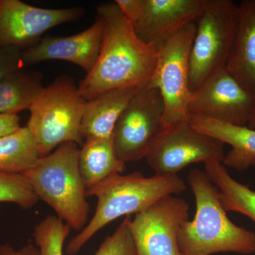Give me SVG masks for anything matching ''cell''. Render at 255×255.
I'll return each mask as SVG.
<instances>
[{
    "label": "cell",
    "instance_id": "obj_1",
    "mask_svg": "<svg viewBox=\"0 0 255 255\" xmlns=\"http://www.w3.org/2000/svg\"><path fill=\"white\" fill-rule=\"evenodd\" d=\"M97 16L103 23V38L95 66L79 85L82 97L90 101L116 89L147 86L157 63V48L137 36L115 1L100 4Z\"/></svg>",
    "mask_w": 255,
    "mask_h": 255
},
{
    "label": "cell",
    "instance_id": "obj_2",
    "mask_svg": "<svg viewBox=\"0 0 255 255\" xmlns=\"http://www.w3.org/2000/svg\"><path fill=\"white\" fill-rule=\"evenodd\" d=\"M188 182L195 198L196 212L179 233L180 255L255 254V233L230 220L220 200L219 189L205 171L191 169Z\"/></svg>",
    "mask_w": 255,
    "mask_h": 255
},
{
    "label": "cell",
    "instance_id": "obj_3",
    "mask_svg": "<svg viewBox=\"0 0 255 255\" xmlns=\"http://www.w3.org/2000/svg\"><path fill=\"white\" fill-rule=\"evenodd\" d=\"M186 190V184L177 175L155 174L146 177L138 172L116 174L87 189V196L97 198L91 221L69 241L66 253L75 255L101 229L122 216L137 214L157 201Z\"/></svg>",
    "mask_w": 255,
    "mask_h": 255
},
{
    "label": "cell",
    "instance_id": "obj_4",
    "mask_svg": "<svg viewBox=\"0 0 255 255\" xmlns=\"http://www.w3.org/2000/svg\"><path fill=\"white\" fill-rule=\"evenodd\" d=\"M78 144L65 142L22 174L39 200L75 231L86 226L90 205L79 168Z\"/></svg>",
    "mask_w": 255,
    "mask_h": 255
},
{
    "label": "cell",
    "instance_id": "obj_5",
    "mask_svg": "<svg viewBox=\"0 0 255 255\" xmlns=\"http://www.w3.org/2000/svg\"><path fill=\"white\" fill-rule=\"evenodd\" d=\"M86 102L69 76H60L42 89L30 107L26 126L40 157L65 142L83 145L81 126Z\"/></svg>",
    "mask_w": 255,
    "mask_h": 255
},
{
    "label": "cell",
    "instance_id": "obj_6",
    "mask_svg": "<svg viewBox=\"0 0 255 255\" xmlns=\"http://www.w3.org/2000/svg\"><path fill=\"white\" fill-rule=\"evenodd\" d=\"M196 23L187 25L161 43L153 75L148 85L158 89L164 105V127L188 121L190 87V54Z\"/></svg>",
    "mask_w": 255,
    "mask_h": 255
},
{
    "label": "cell",
    "instance_id": "obj_7",
    "mask_svg": "<svg viewBox=\"0 0 255 255\" xmlns=\"http://www.w3.org/2000/svg\"><path fill=\"white\" fill-rule=\"evenodd\" d=\"M238 6L231 0H208L196 21L190 54V87L194 92L226 67L232 46Z\"/></svg>",
    "mask_w": 255,
    "mask_h": 255
},
{
    "label": "cell",
    "instance_id": "obj_8",
    "mask_svg": "<svg viewBox=\"0 0 255 255\" xmlns=\"http://www.w3.org/2000/svg\"><path fill=\"white\" fill-rule=\"evenodd\" d=\"M225 144L194 128L189 121L164 127L145 158L155 174L177 175L191 164L223 162Z\"/></svg>",
    "mask_w": 255,
    "mask_h": 255
},
{
    "label": "cell",
    "instance_id": "obj_9",
    "mask_svg": "<svg viewBox=\"0 0 255 255\" xmlns=\"http://www.w3.org/2000/svg\"><path fill=\"white\" fill-rule=\"evenodd\" d=\"M164 105L157 87L137 90L119 117L113 133L114 146L123 162L145 158L152 140L163 128Z\"/></svg>",
    "mask_w": 255,
    "mask_h": 255
},
{
    "label": "cell",
    "instance_id": "obj_10",
    "mask_svg": "<svg viewBox=\"0 0 255 255\" xmlns=\"http://www.w3.org/2000/svg\"><path fill=\"white\" fill-rule=\"evenodd\" d=\"M189 205L176 196L164 197L129 221L137 255H181L179 236Z\"/></svg>",
    "mask_w": 255,
    "mask_h": 255
},
{
    "label": "cell",
    "instance_id": "obj_11",
    "mask_svg": "<svg viewBox=\"0 0 255 255\" xmlns=\"http://www.w3.org/2000/svg\"><path fill=\"white\" fill-rule=\"evenodd\" d=\"M85 14L82 7L47 9L19 0H0V48L27 49L48 30L77 21Z\"/></svg>",
    "mask_w": 255,
    "mask_h": 255
},
{
    "label": "cell",
    "instance_id": "obj_12",
    "mask_svg": "<svg viewBox=\"0 0 255 255\" xmlns=\"http://www.w3.org/2000/svg\"><path fill=\"white\" fill-rule=\"evenodd\" d=\"M255 107V95L246 90L226 68L213 74L193 92L188 115L247 127Z\"/></svg>",
    "mask_w": 255,
    "mask_h": 255
},
{
    "label": "cell",
    "instance_id": "obj_13",
    "mask_svg": "<svg viewBox=\"0 0 255 255\" xmlns=\"http://www.w3.org/2000/svg\"><path fill=\"white\" fill-rule=\"evenodd\" d=\"M103 32V23L97 16L91 26L77 34L42 38L35 46L22 50L23 65L63 60L75 64L89 73L100 54Z\"/></svg>",
    "mask_w": 255,
    "mask_h": 255
},
{
    "label": "cell",
    "instance_id": "obj_14",
    "mask_svg": "<svg viewBox=\"0 0 255 255\" xmlns=\"http://www.w3.org/2000/svg\"><path fill=\"white\" fill-rule=\"evenodd\" d=\"M208 0H146L141 18L133 25L137 36L158 48L183 28L196 23Z\"/></svg>",
    "mask_w": 255,
    "mask_h": 255
},
{
    "label": "cell",
    "instance_id": "obj_15",
    "mask_svg": "<svg viewBox=\"0 0 255 255\" xmlns=\"http://www.w3.org/2000/svg\"><path fill=\"white\" fill-rule=\"evenodd\" d=\"M225 68L255 95V0H244L238 6L236 30Z\"/></svg>",
    "mask_w": 255,
    "mask_h": 255
},
{
    "label": "cell",
    "instance_id": "obj_16",
    "mask_svg": "<svg viewBox=\"0 0 255 255\" xmlns=\"http://www.w3.org/2000/svg\"><path fill=\"white\" fill-rule=\"evenodd\" d=\"M188 121L196 130L231 145L222 162L225 167L243 171L255 166V130L193 114Z\"/></svg>",
    "mask_w": 255,
    "mask_h": 255
},
{
    "label": "cell",
    "instance_id": "obj_17",
    "mask_svg": "<svg viewBox=\"0 0 255 255\" xmlns=\"http://www.w3.org/2000/svg\"><path fill=\"white\" fill-rule=\"evenodd\" d=\"M139 89H116L87 101L81 126L84 140L113 136L119 117Z\"/></svg>",
    "mask_w": 255,
    "mask_h": 255
},
{
    "label": "cell",
    "instance_id": "obj_18",
    "mask_svg": "<svg viewBox=\"0 0 255 255\" xmlns=\"http://www.w3.org/2000/svg\"><path fill=\"white\" fill-rule=\"evenodd\" d=\"M79 168L87 189L116 174L123 173L125 162L119 158L113 136L85 140L79 151Z\"/></svg>",
    "mask_w": 255,
    "mask_h": 255
},
{
    "label": "cell",
    "instance_id": "obj_19",
    "mask_svg": "<svg viewBox=\"0 0 255 255\" xmlns=\"http://www.w3.org/2000/svg\"><path fill=\"white\" fill-rule=\"evenodd\" d=\"M204 165L210 180L219 189L225 211L244 215L255 223V191L231 177L222 162H211Z\"/></svg>",
    "mask_w": 255,
    "mask_h": 255
},
{
    "label": "cell",
    "instance_id": "obj_20",
    "mask_svg": "<svg viewBox=\"0 0 255 255\" xmlns=\"http://www.w3.org/2000/svg\"><path fill=\"white\" fill-rule=\"evenodd\" d=\"M42 75L36 72H15L0 82V114L17 115L29 110L42 89Z\"/></svg>",
    "mask_w": 255,
    "mask_h": 255
},
{
    "label": "cell",
    "instance_id": "obj_21",
    "mask_svg": "<svg viewBox=\"0 0 255 255\" xmlns=\"http://www.w3.org/2000/svg\"><path fill=\"white\" fill-rule=\"evenodd\" d=\"M40 158L36 142L27 127L0 137V172L23 174Z\"/></svg>",
    "mask_w": 255,
    "mask_h": 255
},
{
    "label": "cell",
    "instance_id": "obj_22",
    "mask_svg": "<svg viewBox=\"0 0 255 255\" xmlns=\"http://www.w3.org/2000/svg\"><path fill=\"white\" fill-rule=\"evenodd\" d=\"M71 228L60 218L48 216L34 227L33 237L39 255H63V246Z\"/></svg>",
    "mask_w": 255,
    "mask_h": 255
},
{
    "label": "cell",
    "instance_id": "obj_23",
    "mask_svg": "<svg viewBox=\"0 0 255 255\" xmlns=\"http://www.w3.org/2000/svg\"><path fill=\"white\" fill-rule=\"evenodd\" d=\"M39 201L22 174L0 172V203H11L30 209Z\"/></svg>",
    "mask_w": 255,
    "mask_h": 255
},
{
    "label": "cell",
    "instance_id": "obj_24",
    "mask_svg": "<svg viewBox=\"0 0 255 255\" xmlns=\"http://www.w3.org/2000/svg\"><path fill=\"white\" fill-rule=\"evenodd\" d=\"M127 216L112 235L107 236L95 255H137Z\"/></svg>",
    "mask_w": 255,
    "mask_h": 255
},
{
    "label": "cell",
    "instance_id": "obj_25",
    "mask_svg": "<svg viewBox=\"0 0 255 255\" xmlns=\"http://www.w3.org/2000/svg\"><path fill=\"white\" fill-rule=\"evenodd\" d=\"M22 50L16 48H0V82L23 67Z\"/></svg>",
    "mask_w": 255,
    "mask_h": 255
},
{
    "label": "cell",
    "instance_id": "obj_26",
    "mask_svg": "<svg viewBox=\"0 0 255 255\" xmlns=\"http://www.w3.org/2000/svg\"><path fill=\"white\" fill-rule=\"evenodd\" d=\"M146 0H116L115 3L126 18L132 25L141 18L145 9Z\"/></svg>",
    "mask_w": 255,
    "mask_h": 255
},
{
    "label": "cell",
    "instance_id": "obj_27",
    "mask_svg": "<svg viewBox=\"0 0 255 255\" xmlns=\"http://www.w3.org/2000/svg\"><path fill=\"white\" fill-rule=\"evenodd\" d=\"M20 127V119L17 115L0 114V137L11 133Z\"/></svg>",
    "mask_w": 255,
    "mask_h": 255
},
{
    "label": "cell",
    "instance_id": "obj_28",
    "mask_svg": "<svg viewBox=\"0 0 255 255\" xmlns=\"http://www.w3.org/2000/svg\"><path fill=\"white\" fill-rule=\"evenodd\" d=\"M0 255H39V251L33 245H26L21 249L15 251L10 245L4 244L0 246Z\"/></svg>",
    "mask_w": 255,
    "mask_h": 255
},
{
    "label": "cell",
    "instance_id": "obj_29",
    "mask_svg": "<svg viewBox=\"0 0 255 255\" xmlns=\"http://www.w3.org/2000/svg\"><path fill=\"white\" fill-rule=\"evenodd\" d=\"M247 127L253 129V130H255V107Z\"/></svg>",
    "mask_w": 255,
    "mask_h": 255
}]
</instances>
